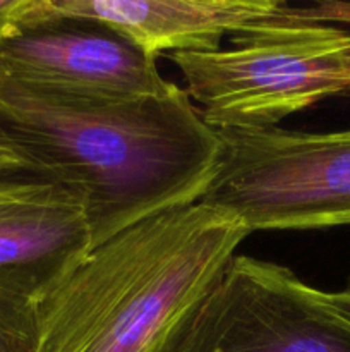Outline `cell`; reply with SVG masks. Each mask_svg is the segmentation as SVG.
Wrapping results in <instances>:
<instances>
[{
  "mask_svg": "<svg viewBox=\"0 0 350 352\" xmlns=\"http://www.w3.org/2000/svg\"><path fill=\"white\" fill-rule=\"evenodd\" d=\"M0 119L34 179L81 199L93 250L201 201L222 153L218 131L178 85L163 96L86 98L0 74Z\"/></svg>",
  "mask_w": 350,
  "mask_h": 352,
  "instance_id": "1",
  "label": "cell"
},
{
  "mask_svg": "<svg viewBox=\"0 0 350 352\" xmlns=\"http://www.w3.org/2000/svg\"><path fill=\"white\" fill-rule=\"evenodd\" d=\"M249 234L201 203L124 230L38 305L36 352H174Z\"/></svg>",
  "mask_w": 350,
  "mask_h": 352,
  "instance_id": "2",
  "label": "cell"
},
{
  "mask_svg": "<svg viewBox=\"0 0 350 352\" xmlns=\"http://www.w3.org/2000/svg\"><path fill=\"white\" fill-rule=\"evenodd\" d=\"M185 93L216 131L264 129L350 93V30L288 23L232 38V48L175 52Z\"/></svg>",
  "mask_w": 350,
  "mask_h": 352,
  "instance_id": "3",
  "label": "cell"
},
{
  "mask_svg": "<svg viewBox=\"0 0 350 352\" xmlns=\"http://www.w3.org/2000/svg\"><path fill=\"white\" fill-rule=\"evenodd\" d=\"M215 179L201 205L226 210L254 230L350 226V129L218 131Z\"/></svg>",
  "mask_w": 350,
  "mask_h": 352,
  "instance_id": "4",
  "label": "cell"
},
{
  "mask_svg": "<svg viewBox=\"0 0 350 352\" xmlns=\"http://www.w3.org/2000/svg\"><path fill=\"white\" fill-rule=\"evenodd\" d=\"M174 352H350V325L290 268L235 254Z\"/></svg>",
  "mask_w": 350,
  "mask_h": 352,
  "instance_id": "5",
  "label": "cell"
},
{
  "mask_svg": "<svg viewBox=\"0 0 350 352\" xmlns=\"http://www.w3.org/2000/svg\"><path fill=\"white\" fill-rule=\"evenodd\" d=\"M0 74L31 88L86 98L163 96L175 86L132 43L78 21L31 24L0 38Z\"/></svg>",
  "mask_w": 350,
  "mask_h": 352,
  "instance_id": "6",
  "label": "cell"
},
{
  "mask_svg": "<svg viewBox=\"0 0 350 352\" xmlns=\"http://www.w3.org/2000/svg\"><path fill=\"white\" fill-rule=\"evenodd\" d=\"M78 21L106 28L148 57L216 52L225 36L305 23L281 0H45V23Z\"/></svg>",
  "mask_w": 350,
  "mask_h": 352,
  "instance_id": "7",
  "label": "cell"
},
{
  "mask_svg": "<svg viewBox=\"0 0 350 352\" xmlns=\"http://www.w3.org/2000/svg\"><path fill=\"white\" fill-rule=\"evenodd\" d=\"M93 251L84 206L45 181L24 198L0 201V285L40 305Z\"/></svg>",
  "mask_w": 350,
  "mask_h": 352,
  "instance_id": "8",
  "label": "cell"
},
{
  "mask_svg": "<svg viewBox=\"0 0 350 352\" xmlns=\"http://www.w3.org/2000/svg\"><path fill=\"white\" fill-rule=\"evenodd\" d=\"M38 327V302L0 285V336H34Z\"/></svg>",
  "mask_w": 350,
  "mask_h": 352,
  "instance_id": "9",
  "label": "cell"
},
{
  "mask_svg": "<svg viewBox=\"0 0 350 352\" xmlns=\"http://www.w3.org/2000/svg\"><path fill=\"white\" fill-rule=\"evenodd\" d=\"M43 182L33 177L30 164L19 151L14 148H0V201L33 195Z\"/></svg>",
  "mask_w": 350,
  "mask_h": 352,
  "instance_id": "10",
  "label": "cell"
},
{
  "mask_svg": "<svg viewBox=\"0 0 350 352\" xmlns=\"http://www.w3.org/2000/svg\"><path fill=\"white\" fill-rule=\"evenodd\" d=\"M45 0H0V38L43 21Z\"/></svg>",
  "mask_w": 350,
  "mask_h": 352,
  "instance_id": "11",
  "label": "cell"
},
{
  "mask_svg": "<svg viewBox=\"0 0 350 352\" xmlns=\"http://www.w3.org/2000/svg\"><path fill=\"white\" fill-rule=\"evenodd\" d=\"M311 294L321 308L350 325V284L340 291H319L311 287Z\"/></svg>",
  "mask_w": 350,
  "mask_h": 352,
  "instance_id": "12",
  "label": "cell"
},
{
  "mask_svg": "<svg viewBox=\"0 0 350 352\" xmlns=\"http://www.w3.org/2000/svg\"><path fill=\"white\" fill-rule=\"evenodd\" d=\"M38 333L34 336H0V352H36Z\"/></svg>",
  "mask_w": 350,
  "mask_h": 352,
  "instance_id": "13",
  "label": "cell"
},
{
  "mask_svg": "<svg viewBox=\"0 0 350 352\" xmlns=\"http://www.w3.org/2000/svg\"><path fill=\"white\" fill-rule=\"evenodd\" d=\"M0 148H14V150H16V146L12 144V141L9 140V134H7L5 127H3L2 119H0Z\"/></svg>",
  "mask_w": 350,
  "mask_h": 352,
  "instance_id": "14",
  "label": "cell"
}]
</instances>
